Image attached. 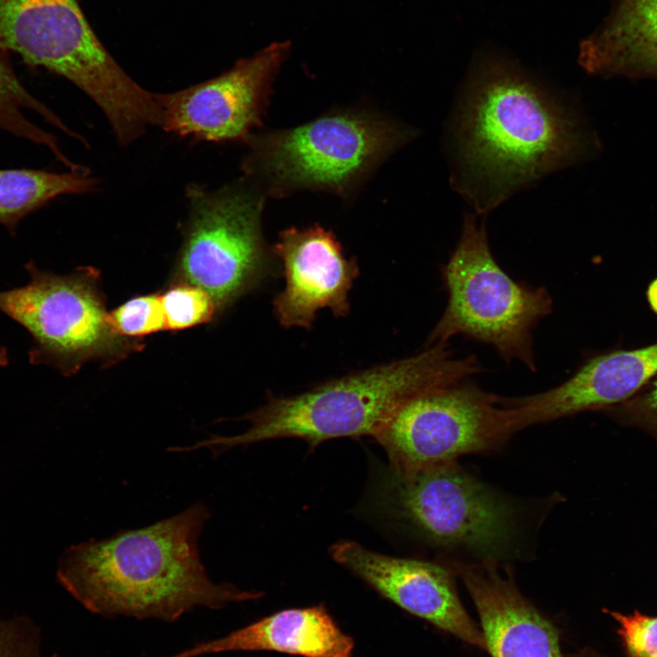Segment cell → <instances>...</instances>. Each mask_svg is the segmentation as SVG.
Instances as JSON below:
<instances>
[{
  "label": "cell",
  "mask_w": 657,
  "mask_h": 657,
  "mask_svg": "<svg viewBox=\"0 0 657 657\" xmlns=\"http://www.w3.org/2000/svg\"><path fill=\"white\" fill-rule=\"evenodd\" d=\"M412 134L366 113L327 115L295 128L251 134L243 169L276 196L306 189L343 194Z\"/></svg>",
  "instance_id": "7"
},
{
  "label": "cell",
  "mask_w": 657,
  "mask_h": 657,
  "mask_svg": "<svg viewBox=\"0 0 657 657\" xmlns=\"http://www.w3.org/2000/svg\"><path fill=\"white\" fill-rule=\"evenodd\" d=\"M614 409L622 422L657 435V374L638 393Z\"/></svg>",
  "instance_id": "24"
},
{
  "label": "cell",
  "mask_w": 657,
  "mask_h": 657,
  "mask_svg": "<svg viewBox=\"0 0 657 657\" xmlns=\"http://www.w3.org/2000/svg\"><path fill=\"white\" fill-rule=\"evenodd\" d=\"M647 298L652 310L657 313V278L650 284L647 289Z\"/></svg>",
  "instance_id": "25"
},
{
  "label": "cell",
  "mask_w": 657,
  "mask_h": 657,
  "mask_svg": "<svg viewBox=\"0 0 657 657\" xmlns=\"http://www.w3.org/2000/svg\"><path fill=\"white\" fill-rule=\"evenodd\" d=\"M188 215L173 282L204 290L223 311L268 274L262 234L265 197L247 183L187 189Z\"/></svg>",
  "instance_id": "9"
},
{
  "label": "cell",
  "mask_w": 657,
  "mask_h": 657,
  "mask_svg": "<svg viewBox=\"0 0 657 657\" xmlns=\"http://www.w3.org/2000/svg\"><path fill=\"white\" fill-rule=\"evenodd\" d=\"M452 183L480 214L577 162L586 140L567 104L509 59L474 68L454 120Z\"/></svg>",
  "instance_id": "1"
},
{
  "label": "cell",
  "mask_w": 657,
  "mask_h": 657,
  "mask_svg": "<svg viewBox=\"0 0 657 657\" xmlns=\"http://www.w3.org/2000/svg\"><path fill=\"white\" fill-rule=\"evenodd\" d=\"M354 641L318 605L276 612L245 627L170 657H197L235 651H268L302 657H351Z\"/></svg>",
  "instance_id": "16"
},
{
  "label": "cell",
  "mask_w": 657,
  "mask_h": 657,
  "mask_svg": "<svg viewBox=\"0 0 657 657\" xmlns=\"http://www.w3.org/2000/svg\"><path fill=\"white\" fill-rule=\"evenodd\" d=\"M95 178L86 168L54 172L43 169L0 170V225L15 235L19 224L62 195L95 190Z\"/></svg>",
  "instance_id": "18"
},
{
  "label": "cell",
  "mask_w": 657,
  "mask_h": 657,
  "mask_svg": "<svg viewBox=\"0 0 657 657\" xmlns=\"http://www.w3.org/2000/svg\"><path fill=\"white\" fill-rule=\"evenodd\" d=\"M273 253L283 264L286 281L273 302L283 327L309 328L322 308L337 317L349 313L348 294L359 267L345 257L331 232L320 226L286 229Z\"/></svg>",
  "instance_id": "13"
},
{
  "label": "cell",
  "mask_w": 657,
  "mask_h": 657,
  "mask_svg": "<svg viewBox=\"0 0 657 657\" xmlns=\"http://www.w3.org/2000/svg\"><path fill=\"white\" fill-rule=\"evenodd\" d=\"M474 355L456 358L448 342L422 352L326 381L305 392L272 398L244 419L233 436L212 435L186 447L209 449L214 456L237 446L279 438H299L312 448L340 437L375 436L395 409L414 394L468 379L481 371Z\"/></svg>",
  "instance_id": "3"
},
{
  "label": "cell",
  "mask_w": 657,
  "mask_h": 657,
  "mask_svg": "<svg viewBox=\"0 0 657 657\" xmlns=\"http://www.w3.org/2000/svg\"><path fill=\"white\" fill-rule=\"evenodd\" d=\"M109 316L114 331L128 339L140 340L166 329L161 297L156 293L131 297Z\"/></svg>",
  "instance_id": "21"
},
{
  "label": "cell",
  "mask_w": 657,
  "mask_h": 657,
  "mask_svg": "<svg viewBox=\"0 0 657 657\" xmlns=\"http://www.w3.org/2000/svg\"><path fill=\"white\" fill-rule=\"evenodd\" d=\"M499 398L470 378L434 386L401 403L374 438L403 470L495 451L516 433Z\"/></svg>",
  "instance_id": "10"
},
{
  "label": "cell",
  "mask_w": 657,
  "mask_h": 657,
  "mask_svg": "<svg viewBox=\"0 0 657 657\" xmlns=\"http://www.w3.org/2000/svg\"><path fill=\"white\" fill-rule=\"evenodd\" d=\"M448 301L427 346L462 335L491 345L506 362L537 370L533 329L552 311L545 287L515 281L494 258L486 229L465 214L459 241L442 267Z\"/></svg>",
  "instance_id": "6"
},
{
  "label": "cell",
  "mask_w": 657,
  "mask_h": 657,
  "mask_svg": "<svg viewBox=\"0 0 657 657\" xmlns=\"http://www.w3.org/2000/svg\"><path fill=\"white\" fill-rule=\"evenodd\" d=\"M617 622V633L626 657H657V615L638 610L631 614L606 610ZM579 657H602L591 651Z\"/></svg>",
  "instance_id": "22"
},
{
  "label": "cell",
  "mask_w": 657,
  "mask_h": 657,
  "mask_svg": "<svg viewBox=\"0 0 657 657\" xmlns=\"http://www.w3.org/2000/svg\"><path fill=\"white\" fill-rule=\"evenodd\" d=\"M160 297L166 329L176 331L205 324L219 313L209 294L188 283L174 282Z\"/></svg>",
  "instance_id": "20"
},
{
  "label": "cell",
  "mask_w": 657,
  "mask_h": 657,
  "mask_svg": "<svg viewBox=\"0 0 657 657\" xmlns=\"http://www.w3.org/2000/svg\"><path fill=\"white\" fill-rule=\"evenodd\" d=\"M209 517L207 506L196 503L149 527L71 546L59 558L57 579L85 609L106 618L174 621L198 607L261 598V591L210 579L198 546Z\"/></svg>",
  "instance_id": "2"
},
{
  "label": "cell",
  "mask_w": 657,
  "mask_h": 657,
  "mask_svg": "<svg viewBox=\"0 0 657 657\" xmlns=\"http://www.w3.org/2000/svg\"><path fill=\"white\" fill-rule=\"evenodd\" d=\"M495 562L454 561L473 602L491 657H563L556 626L523 596Z\"/></svg>",
  "instance_id": "15"
},
{
  "label": "cell",
  "mask_w": 657,
  "mask_h": 657,
  "mask_svg": "<svg viewBox=\"0 0 657 657\" xmlns=\"http://www.w3.org/2000/svg\"><path fill=\"white\" fill-rule=\"evenodd\" d=\"M579 65L600 76L657 77V0H616L579 47Z\"/></svg>",
  "instance_id": "17"
},
{
  "label": "cell",
  "mask_w": 657,
  "mask_h": 657,
  "mask_svg": "<svg viewBox=\"0 0 657 657\" xmlns=\"http://www.w3.org/2000/svg\"><path fill=\"white\" fill-rule=\"evenodd\" d=\"M657 374V343L613 350L588 360L561 384L515 398L500 397L515 432L587 411L611 409L638 393Z\"/></svg>",
  "instance_id": "14"
},
{
  "label": "cell",
  "mask_w": 657,
  "mask_h": 657,
  "mask_svg": "<svg viewBox=\"0 0 657 657\" xmlns=\"http://www.w3.org/2000/svg\"><path fill=\"white\" fill-rule=\"evenodd\" d=\"M0 657H43L38 630L29 620L0 616Z\"/></svg>",
  "instance_id": "23"
},
{
  "label": "cell",
  "mask_w": 657,
  "mask_h": 657,
  "mask_svg": "<svg viewBox=\"0 0 657 657\" xmlns=\"http://www.w3.org/2000/svg\"><path fill=\"white\" fill-rule=\"evenodd\" d=\"M330 555L381 596L407 612L480 650L481 631L458 596L454 571L432 561L391 557L354 541H340Z\"/></svg>",
  "instance_id": "12"
},
{
  "label": "cell",
  "mask_w": 657,
  "mask_h": 657,
  "mask_svg": "<svg viewBox=\"0 0 657 657\" xmlns=\"http://www.w3.org/2000/svg\"><path fill=\"white\" fill-rule=\"evenodd\" d=\"M8 363V354L6 349L0 346V367L5 366Z\"/></svg>",
  "instance_id": "26"
},
{
  "label": "cell",
  "mask_w": 657,
  "mask_h": 657,
  "mask_svg": "<svg viewBox=\"0 0 657 657\" xmlns=\"http://www.w3.org/2000/svg\"><path fill=\"white\" fill-rule=\"evenodd\" d=\"M289 52V42H276L212 79L157 94L160 127L197 141H246L262 122L272 83Z\"/></svg>",
  "instance_id": "11"
},
{
  "label": "cell",
  "mask_w": 657,
  "mask_h": 657,
  "mask_svg": "<svg viewBox=\"0 0 657 657\" xmlns=\"http://www.w3.org/2000/svg\"><path fill=\"white\" fill-rule=\"evenodd\" d=\"M7 54L0 49V131L53 151L57 148V138L31 121L25 110H29L39 115L62 132H66L68 128L48 106L22 84Z\"/></svg>",
  "instance_id": "19"
},
{
  "label": "cell",
  "mask_w": 657,
  "mask_h": 657,
  "mask_svg": "<svg viewBox=\"0 0 657 657\" xmlns=\"http://www.w3.org/2000/svg\"><path fill=\"white\" fill-rule=\"evenodd\" d=\"M0 49L81 89L103 111L121 145L158 122L156 94L118 65L76 0H0Z\"/></svg>",
  "instance_id": "5"
},
{
  "label": "cell",
  "mask_w": 657,
  "mask_h": 657,
  "mask_svg": "<svg viewBox=\"0 0 657 657\" xmlns=\"http://www.w3.org/2000/svg\"><path fill=\"white\" fill-rule=\"evenodd\" d=\"M376 511L414 539L479 562L520 556L521 509L487 484L449 462L403 470L389 466L372 490Z\"/></svg>",
  "instance_id": "4"
},
{
  "label": "cell",
  "mask_w": 657,
  "mask_h": 657,
  "mask_svg": "<svg viewBox=\"0 0 657 657\" xmlns=\"http://www.w3.org/2000/svg\"><path fill=\"white\" fill-rule=\"evenodd\" d=\"M26 269L27 284L0 291V311L32 337L31 364L72 375L86 362L114 363L140 349V340L112 328L97 270L81 267L57 275L33 262Z\"/></svg>",
  "instance_id": "8"
}]
</instances>
